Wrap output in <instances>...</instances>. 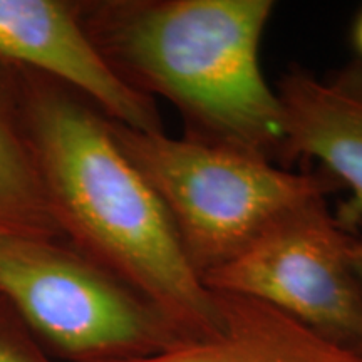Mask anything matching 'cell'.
<instances>
[{
  "label": "cell",
  "mask_w": 362,
  "mask_h": 362,
  "mask_svg": "<svg viewBox=\"0 0 362 362\" xmlns=\"http://www.w3.org/2000/svg\"><path fill=\"white\" fill-rule=\"evenodd\" d=\"M0 362H54L8 305L0 309Z\"/></svg>",
  "instance_id": "obj_10"
},
{
  "label": "cell",
  "mask_w": 362,
  "mask_h": 362,
  "mask_svg": "<svg viewBox=\"0 0 362 362\" xmlns=\"http://www.w3.org/2000/svg\"><path fill=\"white\" fill-rule=\"evenodd\" d=\"M27 112L67 240L155 305L185 339L218 324V302L188 264L160 198L81 94L25 69Z\"/></svg>",
  "instance_id": "obj_1"
},
{
  "label": "cell",
  "mask_w": 362,
  "mask_h": 362,
  "mask_svg": "<svg viewBox=\"0 0 362 362\" xmlns=\"http://www.w3.org/2000/svg\"><path fill=\"white\" fill-rule=\"evenodd\" d=\"M352 42H354V47L357 54H359V57L362 61V11L359 12V16H357V19L354 22V27H352Z\"/></svg>",
  "instance_id": "obj_12"
},
{
  "label": "cell",
  "mask_w": 362,
  "mask_h": 362,
  "mask_svg": "<svg viewBox=\"0 0 362 362\" xmlns=\"http://www.w3.org/2000/svg\"><path fill=\"white\" fill-rule=\"evenodd\" d=\"M351 262H352V267H354L357 277H359V280L362 282V220L359 226H357L356 237L352 240Z\"/></svg>",
  "instance_id": "obj_11"
},
{
  "label": "cell",
  "mask_w": 362,
  "mask_h": 362,
  "mask_svg": "<svg viewBox=\"0 0 362 362\" xmlns=\"http://www.w3.org/2000/svg\"><path fill=\"white\" fill-rule=\"evenodd\" d=\"M284 116L282 168L317 160L320 170L349 189L334 211L344 232L362 220V61L354 59L327 78L291 67L277 89Z\"/></svg>",
  "instance_id": "obj_7"
},
{
  "label": "cell",
  "mask_w": 362,
  "mask_h": 362,
  "mask_svg": "<svg viewBox=\"0 0 362 362\" xmlns=\"http://www.w3.org/2000/svg\"><path fill=\"white\" fill-rule=\"evenodd\" d=\"M0 298L42 349L71 362H119L185 341L146 298L71 245L0 250Z\"/></svg>",
  "instance_id": "obj_4"
},
{
  "label": "cell",
  "mask_w": 362,
  "mask_h": 362,
  "mask_svg": "<svg viewBox=\"0 0 362 362\" xmlns=\"http://www.w3.org/2000/svg\"><path fill=\"white\" fill-rule=\"evenodd\" d=\"M111 134L168 214L194 274L230 262L291 208L342 189L324 170L293 171L187 138L141 133L107 117Z\"/></svg>",
  "instance_id": "obj_3"
},
{
  "label": "cell",
  "mask_w": 362,
  "mask_h": 362,
  "mask_svg": "<svg viewBox=\"0 0 362 362\" xmlns=\"http://www.w3.org/2000/svg\"><path fill=\"white\" fill-rule=\"evenodd\" d=\"M354 237L339 226L327 197L312 198L284 211L202 282L210 291L275 307L362 354V282L351 262Z\"/></svg>",
  "instance_id": "obj_5"
},
{
  "label": "cell",
  "mask_w": 362,
  "mask_h": 362,
  "mask_svg": "<svg viewBox=\"0 0 362 362\" xmlns=\"http://www.w3.org/2000/svg\"><path fill=\"white\" fill-rule=\"evenodd\" d=\"M0 59L83 94L126 128L163 131L155 101L126 84L86 34L78 4L0 0Z\"/></svg>",
  "instance_id": "obj_6"
},
{
  "label": "cell",
  "mask_w": 362,
  "mask_h": 362,
  "mask_svg": "<svg viewBox=\"0 0 362 362\" xmlns=\"http://www.w3.org/2000/svg\"><path fill=\"white\" fill-rule=\"evenodd\" d=\"M215 292V291H214ZM218 324L206 336L119 362H362V354L264 302L215 292Z\"/></svg>",
  "instance_id": "obj_8"
},
{
  "label": "cell",
  "mask_w": 362,
  "mask_h": 362,
  "mask_svg": "<svg viewBox=\"0 0 362 362\" xmlns=\"http://www.w3.org/2000/svg\"><path fill=\"white\" fill-rule=\"evenodd\" d=\"M86 34L126 84L173 104L183 138L282 166L284 116L260 67L270 0L78 4Z\"/></svg>",
  "instance_id": "obj_2"
},
{
  "label": "cell",
  "mask_w": 362,
  "mask_h": 362,
  "mask_svg": "<svg viewBox=\"0 0 362 362\" xmlns=\"http://www.w3.org/2000/svg\"><path fill=\"white\" fill-rule=\"evenodd\" d=\"M19 243L71 245L30 133L25 69L0 59V250Z\"/></svg>",
  "instance_id": "obj_9"
}]
</instances>
